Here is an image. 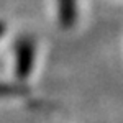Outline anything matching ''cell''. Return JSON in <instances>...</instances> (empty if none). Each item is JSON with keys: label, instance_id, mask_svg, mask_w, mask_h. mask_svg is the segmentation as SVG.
<instances>
[{"label": "cell", "instance_id": "1", "mask_svg": "<svg viewBox=\"0 0 123 123\" xmlns=\"http://www.w3.org/2000/svg\"><path fill=\"white\" fill-rule=\"evenodd\" d=\"M72 5H74V0H61V10H62V15H66V12H69L67 15H72Z\"/></svg>", "mask_w": 123, "mask_h": 123}]
</instances>
